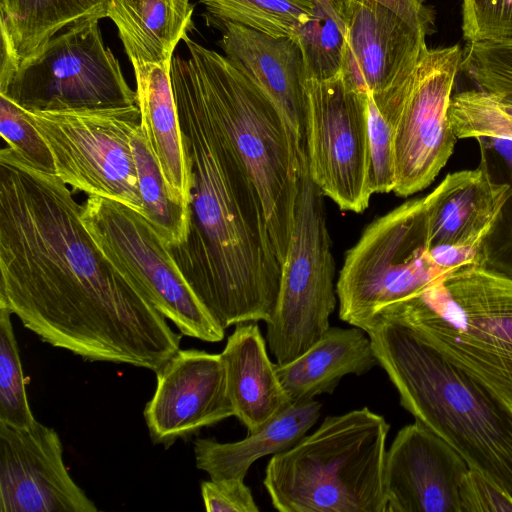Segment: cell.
Listing matches in <instances>:
<instances>
[{
    "label": "cell",
    "instance_id": "obj_26",
    "mask_svg": "<svg viewBox=\"0 0 512 512\" xmlns=\"http://www.w3.org/2000/svg\"><path fill=\"white\" fill-rule=\"evenodd\" d=\"M131 148L143 203L142 216L169 248L176 247L186 238L189 209L172 200L142 126L133 133Z\"/></svg>",
    "mask_w": 512,
    "mask_h": 512
},
{
    "label": "cell",
    "instance_id": "obj_24",
    "mask_svg": "<svg viewBox=\"0 0 512 512\" xmlns=\"http://www.w3.org/2000/svg\"><path fill=\"white\" fill-rule=\"evenodd\" d=\"M321 404L316 400L291 402L263 427L243 440L220 443L209 438L194 442L196 467L211 480L243 479L259 458L283 452L314 426Z\"/></svg>",
    "mask_w": 512,
    "mask_h": 512
},
{
    "label": "cell",
    "instance_id": "obj_22",
    "mask_svg": "<svg viewBox=\"0 0 512 512\" xmlns=\"http://www.w3.org/2000/svg\"><path fill=\"white\" fill-rule=\"evenodd\" d=\"M107 0H0V88L57 32L86 19L106 17Z\"/></svg>",
    "mask_w": 512,
    "mask_h": 512
},
{
    "label": "cell",
    "instance_id": "obj_36",
    "mask_svg": "<svg viewBox=\"0 0 512 512\" xmlns=\"http://www.w3.org/2000/svg\"><path fill=\"white\" fill-rule=\"evenodd\" d=\"M205 509L209 512H258L251 489L243 479L209 480L201 483Z\"/></svg>",
    "mask_w": 512,
    "mask_h": 512
},
{
    "label": "cell",
    "instance_id": "obj_38",
    "mask_svg": "<svg viewBox=\"0 0 512 512\" xmlns=\"http://www.w3.org/2000/svg\"><path fill=\"white\" fill-rule=\"evenodd\" d=\"M405 19L412 26L420 29L426 35L435 30V15L425 0H374Z\"/></svg>",
    "mask_w": 512,
    "mask_h": 512
},
{
    "label": "cell",
    "instance_id": "obj_9",
    "mask_svg": "<svg viewBox=\"0 0 512 512\" xmlns=\"http://www.w3.org/2000/svg\"><path fill=\"white\" fill-rule=\"evenodd\" d=\"M81 220L103 255L133 282L182 335L219 342L215 321L180 271L170 248L138 212L117 201L88 196Z\"/></svg>",
    "mask_w": 512,
    "mask_h": 512
},
{
    "label": "cell",
    "instance_id": "obj_30",
    "mask_svg": "<svg viewBox=\"0 0 512 512\" xmlns=\"http://www.w3.org/2000/svg\"><path fill=\"white\" fill-rule=\"evenodd\" d=\"M11 315L6 308L0 307V422L27 428L36 419L28 404Z\"/></svg>",
    "mask_w": 512,
    "mask_h": 512
},
{
    "label": "cell",
    "instance_id": "obj_11",
    "mask_svg": "<svg viewBox=\"0 0 512 512\" xmlns=\"http://www.w3.org/2000/svg\"><path fill=\"white\" fill-rule=\"evenodd\" d=\"M26 112L50 149L55 174L74 193L108 198L143 214L131 148V137L141 126L138 104Z\"/></svg>",
    "mask_w": 512,
    "mask_h": 512
},
{
    "label": "cell",
    "instance_id": "obj_31",
    "mask_svg": "<svg viewBox=\"0 0 512 512\" xmlns=\"http://www.w3.org/2000/svg\"><path fill=\"white\" fill-rule=\"evenodd\" d=\"M480 152L499 164L510 186V195L501 215L481 251L482 266L512 278V141L501 138H477Z\"/></svg>",
    "mask_w": 512,
    "mask_h": 512
},
{
    "label": "cell",
    "instance_id": "obj_35",
    "mask_svg": "<svg viewBox=\"0 0 512 512\" xmlns=\"http://www.w3.org/2000/svg\"><path fill=\"white\" fill-rule=\"evenodd\" d=\"M368 95L370 187L373 194L388 193L393 191L395 186L393 128L378 110L372 96L369 93Z\"/></svg>",
    "mask_w": 512,
    "mask_h": 512
},
{
    "label": "cell",
    "instance_id": "obj_32",
    "mask_svg": "<svg viewBox=\"0 0 512 512\" xmlns=\"http://www.w3.org/2000/svg\"><path fill=\"white\" fill-rule=\"evenodd\" d=\"M460 70L478 90L512 104V41L467 42Z\"/></svg>",
    "mask_w": 512,
    "mask_h": 512
},
{
    "label": "cell",
    "instance_id": "obj_13",
    "mask_svg": "<svg viewBox=\"0 0 512 512\" xmlns=\"http://www.w3.org/2000/svg\"><path fill=\"white\" fill-rule=\"evenodd\" d=\"M306 154L310 177L343 211L363 212L370 187L368 93L355 91L340 73L306 79Z\"/></svg>",
    "mask_w": 512,
    "mask_h": 512
},
{
    "label": "cell",
    "instance_id": "obj_23",
    "mask_svg": "<svg viewBox=\"0 0 512 512\" xmlns=\"http://www.w3.org/2000/svg\"><path fill=\"white\" fill-rule=\"evenodd\" d=\"M361 328L329 327L302 355L276 364L283 389L291 402L332 394L347 374L362 375L378 365L371 340Z\"/></svg>",
    "mask_w": 512,
    "mask_h": 512
},
{
    "label": "cell",
    "instance_id": "obj_3",
    "mask_svg": "<svg viewBox=\"0 0 512 512\" xmlns=\"http://www.w3.org/2000/svg\"><path fill=\"white\" fill-rule=\"evenodd\" d=\"M361 329L403 408L512 501V406L445 359L393 311H381Z\"/></svg>",
    "mask_w": 512,
    "mask_h": 512
},
{
    "label": "cell",
    "instance_id": "obj_14",
    "mask_svg": "<svg viewBox=\"0 0 512 512\" xmlns=\"http://www.w3.org/2000/svg\"><path fill=\"white\" fill-rule=\"evenodd\" d=\"M69 475L58 433L0 422V512H95Z\"/></svg>",
    "mask_w": 512,
    "mask_h": 512
},
{
    "label": "cell",
    "instance_id": "obj_28",
    "mask_svg": "<svg viewBox=\"0 0 512 512\" xmlns=\"http://www.w3.org/2000/svg\"><path fill=\"white\" fill-rule=\"evenodd\" d=\"M313 4L311 18L292 38L300 47L306 79L327 80L340 73L345 23L339 0H313Z\"/></svg>",
    "mask_w": 512,
    "mask_h": 512
},
{
    "label": "cell",
    "instance_id": "obj_16",
    "mask_svg": "<svg viewBox=\"0 0 512 512\" xmlns=\"http://www.w3.org/2000/svg\"><path fill=\"white\" fill-rule=\"evenodd\" d=\"M345 23L340 75L379 95L404 81L428 48L426 34L374 0H339Z\"/></svg>",
    "mask_w": 512,
    "mask_h": 512
},
{
    "label": "cell",
    "instance_id": "obj_15",
    "mask_svg": "<svg viewBox=\"0 0 512 512\" xmlns=\"http://www.w3.org/2000/svg\"><path fill=\"white\" fill-rule=\"evenodd\" d=\"M155 373L156 389L143 412L154 444L168 448L234 416L221 353L179 349Z\"/></svg>",
    "mask_w": 512,
    "mask_h": 512
},
{
    "label": "cell",
    "instance_id": "obj_33",
    "mask_svg": "<svg viewBox=\"0 0 512 512\" xmlns=\"http://www.w3.org/2000/svg\"><path fill=\"white\" fill-rule=\"evenodd\" d=\"M0 133L7 147L31 167L49 174L56 173L50 149L32 124L28 113L2 94Z\"/></svg>",
    "mask_w": 512,
    "mask_h": 512
},
{
    "label": "cell",
    "instance_id": "obj_34",
    "mask_svg": "<svg viewBox=\"0 0 512 512\" xmlns=\"http://www.w3.org/2000/svg\"><path fill=\"white\" fill-rule=\"evenodd\" d=\"M466 42L512 41V0H462Z\"/></svg>",
    "mask_w": 512,
    "mask_h": 512
},
{
    "label": "cell",
    "instance_id": "obj_21",
    "mask_svg": "<svg viewBox=\"0 0 512 512\" xmlns=\"http://www.w3.org/2000/svg\"><path fill=\"white\" fill-rule=\"evenodd\" d=\"M141 126L174 202L189 209L191 178L187 166L170 65L132 63Z\"/></svg>",
    "mask_w": 512,
    "mask_h": 512
},
{
    "label": "cell",
    "instance_id": "obj_10",
    "mask_svg": "<svg viewBox=\"0 0 512 512\" xmlns=\"http://www.w3.org/2000/svg\"><path fill=\"white\" fill-rule=\"evenodd\" d=\"M462 55L459 45L427 48L404 81L370 94L393 128L397 196L427 188L454 151L458 139L448 112Z\"/></svg>",
    "mask_w": 512,
    "mask_h": 512
},
{
    "label": "cell",
    "instance_id": "obj_27",
    "mask_svg": "<svg viewBox=\"0 0 512 512\" xmlns=\"http://www.w3.org/2000/svg\"><path fill=\"white\" fill-rule=\"evenodd\" d=\"M207 23L232 22L273 38H292L312 16L313 0H200Z\"/></svg>",
    "mask_w": 512,
    "mask_h": 512
},
{
    "label": "cell",
    "instance_id": "obj_29",
    "mask_svg": "<svg viewBox=\"0 0 512 512\" xmlns=\"http://www.w3.org/2000/svg\"><path fill=\"white\" fill-rule=\"evenodd\" d=\"M448 116L457 139L487 137L512 141V104L478 89L452 95Z\"/></svg>",
    "mask_w": 512,
    "mask_h": 512
},
{
    "label": "cell",
    "instance_id": "obj_6",
    "mask_svg": "<svg viewBox=\"0 0 512 512\" xmlns=\"http://www.w3.org/2000/svg\"><path fill=\"white\" fill-rule=\"evenodd\" d=\"M385 310L512 406V278L466 266Z\"/></svg>",
    "mask_w": 512,
    "mask_h": 512
},
{
    "label": "cell",
    "instance_id": "obj_7",
    "mask_svg": "<svg viewBox=\"0 0 512 512\" xmlns=\"http://www.w3.org/2000/svg\"><path fill=\"white\" fill-rule=\"evenodd\" d=\"M451 273L431 256L425 197L410 199L371 222L347 251L336 283L339 318L361 328Z\"/></svg>",
    "mask_w": 512,
    "mask_h": 512
},
{
    "label": "cell",
    "instance_id": "obj_20",
    "mask_svg": "<svg viewBox=\"0 0 512 512\" xmlns=\"http://www.w3.org/2000/svg\"><path fill=\"white\" fill-rule=\"evenodd\" d=\"M234 416L255 432L291 401L256 322L238 324L221 352Z\"/></svg>",
    "mask_w": 512,
    "mask_h": 512
},
{
    "label": "cell",
    "instance_id": "obj_25",
    "mask_svg": "<svg viewBox=\"0 0 512 512\" xmlns=\"http://www.w3.org/2000/svg\"><path fill=\"white\" fill-rule=\"evenodd\" d=\"M189 0H107L106 17L118 29L131 63H162L192 24Z\"/></svg>",
    "mask_w": 512,
    "mask_h": 512
},
{
    "label": "cell",
    "instance_id": "obj_12",
    "mask_svg": "<svg viewBox=\"0 0 512 512\" xmlns=\"http://www.w3.org/2000/svg\"><path fill=\"white\" fill-rule=\"evenodd\" d=\"M97 18L79 21L55 35L23 62L2 88L26 111L121 108L138 104L121 67L106 48Z\"/></svg>",
    "mask_w": 512,
    "mask_h": 512
},
{
    "label": "cell",
    "instance_id": "obj_8",
    "mask_svg": "<svg viewBox=\"0 0 512 512\" xmlns=\"http://www.w3.org/2000/svg\"><path fill=\"white\" fill-rule=\"evenodd\" d=\"M301 164L294 224L282 262L277 303L266 324V341L278 365L293 361L322 337L336 306L325 195L310 177L307 155Z\"/></svg>",
    "mask_w": 512,
    "mask_h": 512
},
{
    "label": "cell",
    "instance_id": "obj_17",
    "mask_svg": "<svg viewBox=\"0 0 512 512\" xmlns=\"http://www.w3.org/2000/svg\"><path fill=\"white\" fill-rule=\"evenodd\" d=\"M469 470L453 447L415 420L386 451V512H461L460 488Z\"/></svg>",
    "mask_w": 512,
    "mask_h": 512
},
{
    "label": "cell",
    "instance_id": "obj_19",
    "mask_svg": "<svg viewBox=\"0 0 512 512\" xmlns=\"http://www.w3.org/2000/svg\"><path fill=\"white\" fill-rule=\"evenodd\" d=\"M222 31L219 46L272 101L287 125L300 159L306 155V79L300 47L290 37L273 38L232 22L213 24Z\"/></svg>",
    "mask_w": 512,
    "mask_h": 512
},
{
    "label": "cell",
    "instance_id": "obj_5",
    "mask_svg": "<svg viewBox=\"0 0 512 512\" xmlns=\"http://www.w3.org/2000/svg\"><path fill=\"white\" fill-rule=\"evenodd\" d=\"M183 63L252 178L282 265L301 179L295 141L272 101L225 55L183 37Z\"/></svg>",
    "mask_w": 512,
    "mask_h": 512
},
{
    "label": "cell",
    "instance_id": "obj_4",
    "mask_svg": "<svg viewBox=\"0 0 512 512\" xmlns=\"http://www.w3.org/2000/svg\"><path fill=\"white\" fill-rule=\"evenodd\" d=\"M390 425L367 407L327 416L274 454L263 480L281 512H386L383 471Z\"/></svg>",
    "mask_w": 512,
    "mask_h": 512
},
{
    "label": "cell",
    "instance_id": "obj_37",
    "mask_svg": "<svg viewBox=\"0 0 512 512\" xmlns=\"http://www.w3.org/2000/svg\"><path fill=\"white\" fill-rule=\"evenodd\" d=\"M461 512L512 511V501L480 473L469 470L460 488Z\"/></svg>",
    "mask_w": 512,
    "mask_h": 512
},
{
    "label": "cell",
    "instance_id": "obj_1",
    "mask_svg": "<svg viewBox=\"0 0 512 512\" xmlns=\"http://www.w3.org/2000/svg\"><path fill=\"white\" fill-rule=\"evenodd\" d=\"M56 174L0 152V307L43 342L87 361L156 372L180 336L96 246Z\"/></svg>",
    "mask_w": 512,
    "mask_h": 512
},
{
    "label": "cell",
    "instance_id": "obj_2",
    "mask_svg": "<svg viewBox=\"0 0 512 512\" xmlns=\"http://www.w3.org/2000/svg\"><path fill=\"white\" fill-rule=\"evenodd\" d=\"M170 74L191 178L184 242L170 248L215 321H271L282 265L260 194L179 55Z\"/></svg>",
    "mask_w": 512,
    "mask_h": 512
},
{
    "label": "cell",
    "instance_id": "obj_18",
    "mask_svg": "<svg viewBox=\"0 0 512 512\" xmlns=\"http://www.w3.org/2000/svg\"><path fill=\"white\" fill-rule=\"evenodd\" d=\"M509 195V184L494 178L482 154L476 168L447 174L424 196L430 249H456L481 260Z\"/></svg>",
    "mask_w": 512,
    "mask_h": 512
}]
</instances>
